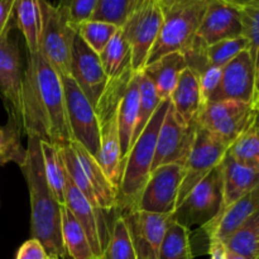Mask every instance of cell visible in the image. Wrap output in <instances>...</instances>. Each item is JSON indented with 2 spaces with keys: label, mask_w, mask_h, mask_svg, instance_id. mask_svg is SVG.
I'll return each instance as SVG.
<instances>
[{
  "label": "cell",
  "mask_w": 259,
  "mask_h": 259,
  "mask_svg": "<svg viewBox=\"0 0 259 259\" xmlns=\"http://www.w3.org/2000/svg\"><path fill=\"white\" fill-rule=\"evenodd\" d=\"M225 2L234 5V7L238 8V9H243V8L250 7V5L259 4V0H225Z\"/></svg>",
  "instance_id": "45"
},
{
  "label": "cell",
  "mask_w": 259,
  "mask_h": 259,
  "mask_svg": "<svg viewBox=\"0 0 259 259\" xmlns=\"http://www.w3.org/2000/svg\"><path fill=\"white\" fill-rule=\"evenodd\" d=\"M25 162L20 168L30 196V232L51 258L67 259L62 240L61 204L53 195L43 168L40 139L28 137Z\"/></svg>",
  "instance_id": "2"
},
{
  "label": "cell",
  "mask_w": 259,
  "mask_h": 259,
  "mask_svg": "<svg viewBox=\"0 0 259 259\" xmlns=\"http://www.w3.org/2000/svg\"><path fill=\"white\" fill-rule=\"evenodd\" d=\"M184 175L185 167L179 163L163 164L152 171L138 200L137 210L153 214H174Z\"/></svg>",
  "instance_id": "14"
},
{
  "label": "cell",
  "mask_w": 259,
  "mask_h": 259,
  "mask_svg": "<svg viewBox=\"0 0 259 259\" xmlns=\"http://www.w3.org/2000/svg\"><path fill=\"white\" fill-rule=\"evenodd\" d=\"M199 2H207V0H199Z\"/></svg>",
  "instance_id": "50"
},
{
  "label": "cell",
  "mask_w": 259,
  "mask_h": 259,
  "mask_svg": "<svg viewBox=\"0 0 259 259\" xmlns=\"http://www.w3.org/2000/svg\"><path fill=\"white\" fill-rule=\"evenodd\" d=\"M223 168V204L218 217L211 222L219 219L223 212L237 202L240 197L254 189L259 184V169L250 168L238 163L228 154L222 161ZM210 222V223H211Z\"/></svg>",
  "instance_id": "21"
},
{
  "label": "cell",
  "mask_w": 259,
  "mask_h": 259,
  "mask_svg": "<svg viewBox=\"0 0 259 259\" xmlns=\"http://www.w3.org/2000/svg\"><path fill=\"white\" fill-rule=\"evenodd\" d=\"M18 0H0V40L9 34L15 24V9Z\"/></svg>",
  "instance_id": "42"
},
{
  "label": "cell",
  "mask_w": 259,
  "mask_h": 259,
  "mask_svg": "<svg viewBox=\"0 0 259 259\" xmlns=\"http://www.w3.org/2000/svg\"><path fill=\"white\" fill-rule=\"evenodd\" d=\"M24 72L19 42L12 30L0 40V96L8 116L17 119L22 126Z\"/></svg>",
  "instance_id": "11"
},
{
  "label": "cell",
  "mask_w": 259,
  "mask_h": 259,
  "mask_svg": "<svg viewBox=\"0 0 259 259\" xmlns=\"http://www.w3.org/2000/svg\"><path fill=\"white\" fill-rule=\"evenodd\" d=\"M98 0H60L58 7L67 15L73 28L85 20L91 19L95 12Z\"/></svg>",
  "instance_id": "40"
},
{
  "label": "cell",
  "mask_w": 259,
  "mask_h": 259,
  "mask_svg": "<svg viewBox=\"0 0 259 259\" xmlns=\"http://www.w3.org/2000/svg\"><path fill=\"white\" fill-rule=\"evenodd\" d=\"M70 146L72 147V149L75 151L78 162H80L86 177L89 179L94 191H95L99 205H100V209L109 212L118 211V210H116L115 186H114L110 182V180L108 179V176H106L105 172L103 171L100 164L98 163L95 157L91 156V154L89 153L81 144H78L77 142H71Z\"/></svg>",
  "instance_id": "23"
},
{
  "label": "cell",
  "mask_w": 259,
  "mask_h": 259,
  "mask_svg": "<svg viewBox=\"0 0 259 259\" xmlns=\"http://www.w3.org/2000/svg\"><path fill=\"white\" fill-rule=\"evenodd\" d=\"M228 154L243 166L259 169V132L255 126V119L233 142Z\"/></svg>",
  "instance_id": "34"
},
{
  "label": "cell",
  "mask_w": 259,
  "mask_h": 259,
  "mask_svg": "<svg viewBox=\"0 0 259 259\" xmlns=\"http://www.w3.org/2000/svg\"><path fill=\"white\" fill-rule=\"evenodd\" d=\"M51 259H56V258H51Z\"/></svg>",
  "instance_id": "52"
},
{
  "label": "cell",
  "mask_w": 259,
  "mask_h": 259,
  "mask_svg": "<svg viewBox=\"0 0 259 259\" xmlns=\"http://www.w3.org/2000/svg\"><path fill=\"white\" fill-rule=\"evenodd\" d=\"M161 98L157 94L156 88L153 82L144 75L142 71H139V106H138V118H137L136 129H134L133 138H132L131 148L137 139L143 133L144 128L147 126L148 121L153 116L154 111L157 110L161 103Z\"/></svg>",
  "instance_id": "33"
},
{
  "label": "cell",
  "mask_w": 259,
  "mask_h": 259,
  "mask_svg": "<svg viewBox=\"0 0 259 259\" xmlns=\"http://www.w3.org/2000/svg\"><path fill=\"white\" fill-rule=\"evenodd\" d=\"M159 2H161L162 5H167V4H169L171 2H174V0H159Z\"/></svg>",
  "instance_id": "48"
},
{
  "label": "cell",
  "mask_w": 259,
  "mask_h": 259,
  "mask_svg": "<svg viewBox=\"0 0 259 259\" xmlns=\"http://www.w3.org/2000/svg\"><path fill=\"white\" fill-rule=\"evenodd\" d=\"M199 77L200 82V90H201V96L204 103L206 104L217 88L219 86L220 80H222L223 75V67H218V66L209 65L205 67L201 72L196 73Z\"/></svg>",
  "instance_id": "41"
},
{
  "label": "cell",
  "mask_w": 259,
  "mask_h": 259,
  "mask_svg": "<svg viewBox=\"0 0 259 259\" xmlns=\"http://www.w3.org/2000/svg\"><path fill=\"white\" fill-rule=\"evenodd\" d=\"M223 204L222 163L204 177L176 207L171 215L172 222L191 230L192 227H204L214 220Z\"/></svg>",
  "instance_id": "8"
},
{
  "label": "cell",
  "mask_w": 259,
  "mask_h": 259,
  "mask_svg": "<svg viewBox=\"0 0 259 259\" xmlns=\"http://www.w3.org/2000/svg\"><path fill=\"white\" fill-rule=\"evenodd\" d=\"M248 48V40L243 35L232 39H224L205 48V57L211 66L224 67L242 51Z\"/></svg>",
  "instance_id": "39"
},
{
  "label": "cell",
  "mask_w": 259,
  "mask_h": 259,
  "mask_svg": "<svg viewBox=\"0 0 259 259\" xmlns=\"http://www.w3.org/2000/svg\"><path fill=\"white\" fill-rule=\"evenodd\" d=\"M258 257H259V247H258Z\"/></svg>",
  "instance_id": "51"
},
{
  "label": "cell",
  "mask_w": 259,
  "mask_h": 259,
  "mask_svg": "<svg viewBox=\"0 0 259 259\" xmlns=\"http://www.w3.org/2000/svg\"><path fill=\"white\" fill-rule=\"evenodd\" d=\"M23 126L13 116H8V123L0 125V166L14 162L22 167L25 162V149L22 146Z\"/></svg>",
  "instance_id": "31"
},
{
  "label": "cell",
  "mask_w": 259,
  "mask_h": 259,
  "mask_svg": "<svg viewBox=\"0 0 259 259\" xmlns=\"http://www.w3.org/2000/svg\"><path fill=\"white\" fill-rule=\"evenodd\" d=\"M118 29L119 27L111 23L95 19L85 20L75 27L76 33L80 35L81 39L98 55L105 48Z\"/></svg>",
  "instance_id": "36"
},
{
  "label": "cell",
  "mask_w": 259,
  "mask_h": 259,
  "mask_svg": "<svg viewBox=\"0 0 259 259\" xmlns=\"http://www.w3.org/2000/svg\"><path fill=\"white\" fill-rule=\"evenodd\" d=\"M257 259H259V257H258V258H257Z\"/></svg>",
  "instance_id": "53"
},
{
  "label": "cell",
  "mask_w": 259,
  "mask_h": 259,
  "mask_svg": "<svg viewBox=\"0 0 259 259\" xmlns=\"http://www.w3.org/2000/svg\"><path fill=\"white\" fill-rule=\"evenodd\" d=\"M169 104V100L162 101L124 159L120 181L116 187V210L120 215L137 210L142 191L151 176L157 137Z\"/></svg>",
  "instance_id": "3"
},
{
  "label": "cell",
  "mask_w": 259,
  "mask_h": 259,
  "mask_svg": "<svg viewBox=\"0 0 259 259\" xmlns=\"http://www.w3.org/2000/svg\"><path fill=\"white\" fill-rule=\"evenodd\" d=\"M228 250L247 259L258 258L259 247V211L245 220L230 238L224 242Z\"/></svg>",
  "instance_id": "30"
},
{
  "label": "cell",
  "mask_w": 259,
  "mask_h": 259,
  "mask_svg": "<svg viewBox=\"0 0 259 259\" xmlns=\"http://www.w3.org/2000/svg\"><path fill=\"white\" fill-rule=\"evenodd\" d=\"M259 211V184L254 189L240 197L237 202L228 207L222 217L218 220L211 223H207L206 225L200 228L197 232L199 234L206 239L205 245V252H207V245L212 240H220L224 243L228 238L232 237L235 230L243 224L247 219H249L252 215Z\"/></svg>",
  "instance_id": "20"
},
{
  "label": "cell",
  "mask_w": 259,
  "mask_h": 259,
  "mask_svg": "<svg viewBox=\"0 0 259 259\" xmlns=\"http://www.w3.org/2000/svg\"><path fill=\"white\" fill-rule=\"evenodd\" d=\"M136 3L137 0H98L91 19L103 20L121 28Z\"/></svg>",
  "instance_id": "38"
},
{
  "label": "cell",
  "mask_w": 259,
  "mask_h": 259,
  "mask_svg": "<svg viewBox=\"0 0 259 259\" xmlns=\"http://www.w3.org/2000/svg\"><path fill=\"white\" fill-rule=\"evenodd\" d=\"M242 35L248 40V50L252 55L255 68V86L259 96V4L240 9Z\"/></svg>",
  "instance_id": "37"
},
{
  "label": "cell",
  "mask_w": 259,
  "mask_h": 259,
  "mask_svg": "<svg viewBox=\"0 0 259 259\" xmlns=\"http://www.w3.org/2000/svg\"><path fill=\"white\" fill-rule=\"evenodd\" d=\"M207 2L174 0L163 7V23L158 38L147 60V65L156 62L168 53H186L191 47L200 27ZM146 65V66H147Z\"/></svg>",
  "instance_id": "5"
},
{
  "label": "cell",
  "mask_w": 259,
  "mask_h": 259,
  "mask_svg": "<svg viewBox=\"0 0 259 259\" xmlns=\"http://www.w3.org/2000/svg\"><path fill=\"white\" fill-rule=\"evenodd\" d=\"M227 259H247V258L243 257V255L240 254H237V253L232 252V250L227 249Z\"/></svg>",
  "instance_id": "46"
},
{
  "label": "cell",
  "mask_w": 259,
  "mask_h": 259,
  "mask_svg": "<svg viewBox=\"0 0 259 259\" xmlns=\"http://www.w3.org/2000/svg\"><path fill=\"white\" fill-rule=\"evenodd\" d=\"M15 259H51V257L37 239L30 238L20 245Z\"/></svg>",
  "instance_id": "43"
},
{
  "label": "cell",
  "mask_w": 259,
  "mask_h": 259,
  "mask_svg": "<svg viewBox=\"0 0 259 259\" xmlns=\"http://www.w3.org/2000/svg\"><path fill=\"white\" fill-rule=\"evenodd\" d=\"M23 133L58 144L73 142L60 75L40 52L28 53L23 89Z\"/></svg>",
  "instance_id": "1"
},
{
  "label": "cell",
  "mask_w": 259,
  "mask_h": 259,
  "mask_svg": "<svg viewBox=\"0 0 259 259\" xmlns=\"http://www.w3.org/2000/svg\"><path fill=\"white\" fill-rule=\"evenodd\" d=\"M255 126L259 132V110H257V116H255Z\"/></svg>",
  "instance_id": "47"
},
{
  "label": "cell",
  "mask_w": 259,
  "mask_h": 259,
  "mask_svg": "<svg viewBox=\"0 0 259 259\" xmlns=\"http://www.w3.org/2000/svg\"><path fill=\"white\" fill-rule=\"evenodd\" d=\"M222 100H239L257 108L258 91L255 86V68L249 50H244L223 67L219 86L207 103Z\"/></svg>",
  "instance_id": "16"
},
{
  "label": "cell",
  "mask_w": 259,
  "mask_h": 259,
  "mask_svg": "<svg viewBox=\"0 0 259 259\" xmlns=\"http://www.w3.org/2000/svg\"><path fill=\"white\" fill-rule=\"evenodd\" d=\"M60 77L72 139L96 158L100 151V132L95 109L70 75Z\"/></svg>",
  "instance_id": "10"
},
{
  "label": "cell",
  "mask_w": 259,
  "mask_h": 259,
  "mask_svg": "<svg viewBox=\"0 0 259 259\" xmlns=\"http://www.w3.org/2000/svg\"><path fill=\"white\" fill-rule=\"evenodd\" d=\"M43 168L46 179L52 190L53 195L61 205L65 204V185H66V167L63 162L61 144L52 142L40 141Z\"/></svg>",
  "instance_id": "28"
},
{
  "label": "cell",
  "mask_w": 259,
  "mask_h": 259,
  "mask_svg": "<svg viewBox=\"0 0 259 259\" xmlns=\"http://www.w3.org/2000/svg\"><path fill=\"white\" fill-rule=\"evenodd\" d=\"M191 230L177 223H169L162 243L159 259H194Z\"/></svg>",
  "instance_id": "32"
},
{
  "label": "cell",
  "mask_w": 259,
  "mask_h": 259,
  "mask_svg": "<svg viewBox=\"0 0 259 259\" xmlns=\"http://www.w3.org/2000/svg\"><path fill=\"white\" fill-rule=\"evenodd\" d=\"M169 101L175 113L185 124H196L205 103L200 90L199 77L195 71L189 67L182 71Z\"/></svg>",
  "instance_id": "22"
},
{
  "label": "cell",
  "mask_w": 259,
  "mask_h": 259,
  "mask_svg": "<svg viewBox=\"0 0 259 259\" xmlns=\"http://www.w3.org/2000/svg\"><path fill=\"white\" fill-rule=\"evenodd\" d=\"M210 259H227V248L220 240H212L207 245V252Z\"/></svg>",
  "instance_id": "44"
},
{
  "label": "cell",
  "mask_w": 259,
  "mask_h": 259,
  "mask_svg": "<svg viewBox=\"0 0 259 259\" xmlns=\"http://www.w3.org/2000/svg\"><path fill=\"white\" fill-rule=\"evenodd\" d=\"M242 33L240 9L225 0H207L195 42L206 48L220 40L240 37Z\"/></svg>",
  "instance_id": "19"
},
{
  "label": "cell",
  "mask_w": 259,
  "mask_h": 259,
  "mask_svg": "<svg viewBox=\"0 0 259 259\" xmlns=\"http://www.w3.org/2000/svg\"><path fill=\"white\" fill-rule=\"evenodd\" d=\"M133 75L134 71L131 68L119 77L110 78L94 108L100 132V151L96 161L115 189L118 187L123 171L119 139V113L121 100Z\"/></svg>",
  "instance_id": "4"
},
{
  "label": "cell",
  "mask_w": 259,
  "mask_h": 259,
  "mask_svg": "<svg viewBox=\"0 0 259 259\" xmlns=\"http://www.w3.org/2000/svg\"><path fill=\"white\" fill-rule=\"evenodd\" d=\"M187 67L186 58L182 53L174 52L162 56L153 63H149L142 72L153 82L161 100H169L177 85L180 75Z\"/></svg>",
  "instance_id": "24"
},
{
  "label": "cell",
  "mask_w": 259,
  "mask_h": 259,
  "mask_svg": "<svg viewBox=\"0 0 259 259\" xmlns=\"http://www.w3.org/2000/svg\"><path fill=\"white\" fill-rule=\"evenodd\" d=\"M163 23V7L159 0H137L133 10L120 28L132 50V68L139 72L158 38Z\"/></svg>",
  "instance_id": "6"
},
{
  "label": "cell",
  "mask_w": 259,
  "mask_h": 259,
  "mask_svg": "<svg viewBox=\"0 0 259 259\" xmlns=\"http://www.w3.org/2000/svg\"><path fill=\"white\" fill-rule=\"evenodd\" d=\"M228 149L229 147L227 144L200 125H196L191 152L185 164V175L177 197V206L206 175L222 163Z\"/></svg>",
  "instance_id": "12"
},
{
  "label": "cell",
  "mask_w": 259,
  "mask_h": 259,
  "mask_svg": "<svg viewBox=\"0 0 259 259\" xmlns=\"http://www.w3.org/2000/svg\"><path fill=\"white\" fill-rule=\"evenodd\" d=\"M100 259H137L125 222L120 214L116 215L114 220L110 239Z\"/></svg>",
  "instance_id": "35"
},
{
  "label": "cell",
  "mask_w": 259,
  "mask_h": 259,
  "mask_svg": "<svg viewBox=\"0 0 259 259\" xmlns=\"http://www.w3.org/2000/svg\"><path fill=\"white\" fill-rule=\"evenodd\" d=\"M61 227L67 259H95L82 227L65 204L61 205Z\"/></svg>",
  "instance_id": "27"
},
{
  "label": "cell",
  "mask_w": 259,
  "mask_h": 259,
  "mask_svg": "<svg viewBox=\"0 0 259 259\" xmlns=\"http://www.w3.org/2000/svg\"><path fill=\"white\" fill-rule=\"evenodd\" d=\"M139 106V72H134L125 94L123 96L119 113V139H120L121 158L125 159L131 151L132 138L136 129ZM123 167V163H121Z\"/></svg>",
  "instance_id": "25"
},
{
  "label": "cell",
  "mask_w": 259,
  "mask_h": 259,
  "mask_svg": "<svg viewBox=\"0 0 259 259\" xmlns=\"http://www.w3.org/2000/svg\"><path fill=\"white\" fill-rule=\"evenodd\" d=\"M255 115L257 108L253 104L239 100L211 101L201 109L196 123L230 147L253 123Z\"/></svg>",
  "instance_id": "9"
},
{
  "label": "cell",
  "mask_w": 259,
  "mask_h": 259,
  "mask_svg": "<svg viewBox=\"0 0 259 259\" xmlns=\"http://www.w3.org/2000/svg\"><path fill=\"white\" fill-rule=\"evenodd\" d=\"M65 205L71 210L73 217L82 227L94 253V257L95 259H100L110 239L114 222H110L106 218V214H110V212L105 210H96L95 207H93V205L75 186L67 171H66Z\"/></svg>",
  "instance_id": "13"
},
{
  "label": "cell",
  "mask_w": 259,
  "mask_h": 259,
  "mask_svg": "<svg viewBox=\"0 0 259 259\" xmlns=\"http://www.w3.org/2000/svg\"><path fill=\"white\" fill-rule=\"evenodd\" d=\"M70 76L95 108L105 90L109 78L98 53L91 50L77 33L73 38L71 51Z\"/></svg>",
  "instance_id": "18"
},
{
  "label": "cell",
  "mask_w": 259,
  "mask_h": 259,
  "mask_svg": "<svg viewBox=\"0 0 259 259\" xmlns=\"http://www.w3.org/2000/svg\"><path fill=\"white\" fill-rule=\"evenodd\" d=\"M196 125L185 124L169 104L157 137L152 171L169 163H179L185 167L194 143Z\"/></svg>",
  "instance_id": "15"
},
{
  "label": "cell",
  "mask_w": 259,
  "mask_h": 259,
  "mask_svg": "<svg viewBox=\"0 0 259 259\" xmlns=\"http://www.w3.org/2000/svg\"><path fill=\"white\" fill-rule=\"evenodd\" d=\"M15 24L25 40L28 53L39 52L42 9L40 0H18Z\"/></svg>",
  "instance_id": "26"
},
{
  "label": "cell",
  "mask_w": 259,
  "mask_h": 259,
  "mask_svg": "<svg viewBox=\"0 0 259 259\" xmlns=\"http://www.w3.org/2000/svg\"><path fill=\"white\" fill-rule=\"evenodd\" d=\"M172 214L136 211L121 215L129 232L137 259H159L162 243Z\"/></svg>",
  "instance_id": "17"
},
{
  "label": "cell",
  "mask_w": 259,
  "mask_h": 259,
  "mask_svg": "<svg viewBox=\"0 0 259 259\" xmlns=\"http://www.w3.org/2000/svg\"><path fill=\"white\" fill-rule=\"evenodd\" d=\"M257 110H259V96H258V101H257Z\"/></svg>",
  "instance_id": "49"
},
{
  "label": "cell",
  "mask_w": 259,
  "mask_h": 259,
  "mask_svg": "<svg viewBox=\"0 0 259 259\" xmlns=\"http://www.w3.org/2000/svg\"><path fill=\"white\" fill-rule=\"evenodd\" d=\"M42 27L39 52L52 65L60 76L70 75L71 51L76 30L68 22L67 15L58 5L40 0Z\"/></svg>",
  "instance_id": "7"
},
{
  "label": "cell",
  "mask_w": 259,
  "mask_h": 259,
  "mask_svg": "<svg viewBox=\"0 0 259 259\" xmlns=\"http://www.w3.org/2000/svg\"><path fill=\"white\" fill-rule=\"evenodd\" d=\"M108 78H116L132 68V50L119 28L108 45L99 53Z\"/></svg>",
  "instance_id": "29"
}]
</instances>
